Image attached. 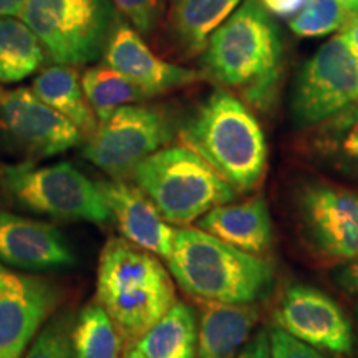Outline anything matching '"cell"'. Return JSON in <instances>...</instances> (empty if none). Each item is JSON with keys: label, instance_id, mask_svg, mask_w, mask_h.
I'll list each match as a JSON object with an SVG mask.
<instances>
[{"label": "cell", "instance_id": "5bb4252c", "mask_svg": "<svg viewBox=\"0 0 358 358\" xmlns=\"http://www.w3.org/2000/svg\"><path fill=\"white\" fill-rule=\"evenodd\" d=\"M105 60L110 69L120 71L146 96L159 95L199 80V73L196 71L168 64L156 57L136 30L122 20L116 22L115 30L110 35Z\"/></svg>", "mask_w": 358, "mask_h": 358}, {"label": "cell", "instance_id": "2e32d148", "mask_svg": "<svg viewBox=\"0 0 358 358\" xmlns=\"http://www.w3.org/2000/svg\"><path fill=\"white\" fill-rule=\"evenodd\" d=\"M103 198L108 206L111 219H115L120 232L138 248L169 257L176 231L161 216L158 208L138 186H131L122 179L98 182Z\"/></svg>", "mask_w": 358, "mask_h": 358}, {"label": "cell", "instance_id": "ac0fdd59", "mask_svg": "<svg viewBox=\"0 0 358 358\" xmlns=\"http://www.w3.org/2000/svg\"><path fill=\"white\" fill-rule=\"evenodd\" d=\"M257 320L252 303H209L199 322L198 358H237Z\"/></svg>", "mask_w": 358, "mask_h": 358}, {"label": "cell", "instance_id": "74e56055", "mask_svg": "<svg viewBox=\"0 0 358 358\" xmlns=\"http://www.w3.org/2000/svg\"><path fill=\"white\" fill-rule=\"evenodd\" d=\"M2 95H3V93H2V90H0V98H2Z\"/></svg>", "mask_w": 358, "mask_h": 358}, {"label": "cell", "instance_id": "ffe728a7", "mask_svg": "<svg viewBox=\"0 0 358 358\" xmlns=\"http://www.w3.org/2000/svg\"><path fill=\"white\" fill-rule=\"evenodd\" d=\"M308 150L332 168L358 178V100L315 124Z\"/></svg>", "mask_w": 358, "mask_h": 358}, {"label": "cell", "instance_id": "e0dca14e", "mask_svg": "<svg viewBox=\"0 0 358 358\" xmlns=\"http://www.w3.org/2000/svg\"><path fill=\"white\" fill-rule=\"evenodd\" d=\"M198 227L234 248L262 256L272 245V219L264 198L221 204L198 219Z\"/></svg>", "mask_w": 358, "mask_h": 358}, {"label": "cell", "instance_id": "7c38bea8", "mask_svg": "<svg viewBox=\"0 0 358 358\" xmlns=\"http://www.w3.org/2000/svg\"><path fill=\"white\" fill-rule=\"evenodd\" d=\"M0 127L38 158L65 153L83 141L80 129L40 100L30 88H17L0 98Z\"/></svg>", "mask_w": 358, "mask_h": 358}, {"label": "cell", "instance_id": "603a6c76", "mask_svg": "<svg viewBox=\"0 0 358 358\" xmlns=\"http://www.w3.org/2000/svg\"><path fill=\"white\" fill-rule=\"evenodd\" d=\"M241 2L243 0H174V34L186 48L198 52Z\"/></svg>", "mask_w": 358, "mask_h": 358}, {"label": "cell", "instance_id": "d590c367", "mask_svg": "<svg viewBox=\"0 0 358 358\" xmlns=\"http://www.w3.org/2000/svg\"><path fill=\"white\" fill-rule=\"evenodd\" d=\"M122 358H145V355H143V353L138 350L136 347H131V348H128V350H124Z\"/></svg>", "mask_w": 358, "mask_h": 358}, {"label": "cell", "instance_id": "d6986e66", "mask_svg": "<svg viewBox=\"0 0 358 358\" xmlns=\"http://www.w3.org/2000/svg\"><path fill=\"white\" fill-rule=\"evenodd\" d=\"M32 92L53 110L69 118L83 138L92 136L98 127L95 111L83 93L82 78L71 65H55L34 80Z\"/></svg>", "mask_w": 358, "mask_h": 358}, {"label": "cell", "instance_id": "cb8c5ba5", "mask_svg": "<svg viewBox=\"0 0 358 358\" xmlns=\"http://www.w3.org/2000/svg\"><path fill=\"white\" fill-rule=\"evenodd\" d=\"M122 347V337L105 308L98 302L88 303L71 329V357L120 358Z\"/></svg>", "mask_w": 358, "mask_h": 358}, {"label": "cell", "instance_id": "5b68a950", "mask_svg": "<svg viewBox=\"0 0 358 358\" xmlns=\"http://www.w3.org/2000/svg\"><path fill=\"white\" fill-rule=\"evenodd\" d=\"M133 179L161 216L176 226L198 221L236 198V191L187 146H169L150 155L134 168Z\"/></svg>", "mask_w": 358, "mask_h": 358}, {"label": "cell", "instance_id": "7402d4cb", "mask_svg": "<svg viewBox=\"0 0 358 358\" xmlns=\"http://www.w3.org/2000/svg\"><path fill=\"white\" fill-rule=\"evenodd\" d=\"M45 47L25 22L0 19V82L17 83L34 75L45 62Z\"/></svg>", "mask_w": 358, "mask_h": 358}, {"label": "cell", "instance_id": "30bf717a", "mask_svg": "<svg viewBox=\"0 0 358 358\" xmlns=\"http://www.w3.org/2000/svg\"><path fill=\"white\" fill-rule=\"evenodd\" d=\"M308 244L332 261L358 259V194L334 185H312L299 198Z\"/></svg>", "mask_w": 358, "mask_h": 358}, {"label": "cell", "instance_id": "277c9868", "mask_svg": "<svg viewBox=\"0 0 358 358\" xmlns=\"http://www.w3.org/2000/svg\"><path fill=\"white\" fill-rule=\"evenodd\" d=\"M182 141L234 191L249 192L262 182L266 136L256 116L229 92L209 95L186 124Z\"/></svg>", "mask_w": 358, "mask_h": 358}, {"label": "cell", "instance_id": "836d02e7", "mask_svg": "<svg viewBox=\"0 0 358 358\" xmlns=\"http://www.w3.org/2000/svg\"><path fill=\"white\" fill-rule=\"evenodd\" d=\"M27 0H0V19L2 17H20Z\"/></svg>", "mask_w": 358, "mask_h": 358}, {"label": "cell", "instance_id": "d6a6232c", "mask_svg": "<svg viewBox=\"0 0 358 358\" xmlns=\"http://www.w3.org/2000/svg\"><path fill=\"white\" fill-rule=\"evenodd\" d=\"M337 280L343 289L348 290V292L358 294V259L357 261H353L350 266L342 268V272L338 274Z\"/></svg>", "mask_w": 358, "mask_h": 358}, {"label": "cell", "instance_id": "f546056e", "mask_svg": "<svg viewBox=\"0 0 358 358\" xmlns=\"http://www.w3.org/2000/svg\"><path fill=\"white\" fill-rule=\"evenodd\" d=\"M237 358H271L268 332H266V330H259L256 337L250 340Z\"/></svg>", "mask_w": 358, "mask_h": 358}, {"label": "cell", "instance_id": "8d00e7d4", "mask_svg": "<svg viewBox=\"0 0 358 358\" xmlns=\"http://www.w3.org/2000/svg\"><path fill=\"white\" fill-rule=\"evenodd\" d=\"M355 315H357V322H358V303L355 306Z\"/></svg>", "mask_w": 358, "mask_h": 358}, {"label": "cell", "instance_id": "ba28073f", "mask_svg": "<svg viewBox=\"0 0 358 358\" xmlns=\"http://www.w3.org/2000/svg\"><path fill=\"white\" fill-rule=\"evenodd\" d=\"M173 138L169 120L146 106L124 105L98 127L85 145L83 156L115 179L133 174L134 168Z\"/></svg>", "mask_w": 358, "mask_h": 358}, {"label": "cell", "instance_id": "83f0119b", "mask_svg": "<svg viewBox=\"0 0 358 358\" xmlns=\"http://www.w3.org/2000/svg\"><path fill=\"white\" fill-rule=\"evenodd\" d=\"M113 3L141 34L155 29L163 10V0H113Z\"/></svg>", "mask_w": 358, "mask_h": 358}, {"label": "cell", "instance_id": "8992f818", "mask_svg": "<svg viewBox=\"0 0 358 358\" xmlns=\"http://www.w3.org/2000/svg\"><path fill=\"white\" fill-rule=\"evenodd\" d=\"M20 19L58 65H85L105 52L116 17L111 0H27Z\"/></svg>", "mask_w": 358, "mask_h": 358}, {"label": "cell", "instance_id": "4316f807", "mask_svg": "<svg viewBox=\"0 0 358 358\" xmlns=\"http://www.w3.org/2000/svg\"><path fill=\"white\" fill-rule=\"evenodd\" d=\"M71 330L69 320L58 319L40 332L25 358H70Z\"/></svg>", "mask_w": 358, "mask_h": 358}, {"label": "cell", "instance_id": "44dd1931", "mask_svg": "<svg viewBox=\"0 0 358 358\" xmlns=\"http://www.w3.org/2000/svg\"><path fill=\"white\" fill-rule=\"evenodd\" d=\"M145 358H196L198 330L194 312L176 302L136 343Z\"/></svg>", "mask_w": 358, "mask_h": 358}, {"label": "cell", "instance_id": "8fae6325", "mask_svg": "<svg viewBox=\"0 0 358 358\" xmlns=\"http://www.w3.org/2000/svg\"><path fill=\"white\" fill-rule=\"evenodd\" d=\"M57 299L47 280L0 264V358H22Z\"/></svg>", "mask_w": 358, "mask_h": 358}, {"label": "cell", "instance_id": "4fadbf2b", "mask_svg": "<svg viewBox=\"0 0 358 358\" xmlns=\"http://www.w3.org/2000/svg\"><path fill=\"white\" fill-rule=\"evenodd\" d=\"M275 325L308 345L350 353L352 325L329 295L307 285H292L282 295L274 313Z\"/></svg>", "mask_w": 358, "mask_h": 358}, {"label": "cell", "instance_id": "f1b7e54d", "mask_svg": "<svg viewBox=\"0 0 358 358\" xmlns=\"http://www.w3.org/2000/svg\"><path fill=\"white\" fill-rule=\"evenodd\" d=\"M271 358H327L324 353L302 342L280 327H274L268 332Z\"/></svg>", "mask_w": 358, "mask_h": 358}, {"label": "cell", "instance_id": "9a60e30c", "mask_svg": "<svg viewBox=\"0 0 358 358\" xmlns=\"http://www.w3.org/2000/svg\"><path fill=\"white\" fill-rule=\"evenodd\" d=\"M0 262L24 271L75 266L77 259L55 226L0 209Z\"/></svg>", "mask_w": 358, "mask_h": 358}, {"label": "cell", "instance_id": "484cf974", "mask_svg": "<svg viewBox=\"0 0 358 358\" xmlns=\"http://www.w3.org/2000/svg\"><path fill=\"white\" fill-rule=\"evenodd\" d=\"M348 13L350 10L337 0H306L289 20V27L299 37H324L342 29Z\"/></svg>", "mask_w": 358, "mask_h": 358}, {"label": "cell", "instance_id": "4dcf8cb0", "mask_svg": "<svg viewBox=\"0 0 358 358\" xmlns=\"http://www.w3.org/2000/svg\"><path fill=\"white\" fill-rule=\"evenodd\" d=\"M340 35L345 38V42L358 62V13H348L347 20L343 22L342 29H340Z\"/></svg>", "mask_w": 358, "mask_h": 358}, {"label": "cell", "instance_id": "e575fe53", "mask_svg": "<svg viewBox=\"0 0 358 358\" xmlns=\"http://www.w3.org/2000/svg\"><path fill=\"white\" fill-rule=\"evenodd\" d=\"M337 2L342 3V6L345 7L347 10L358 13V0H337Z\"/></svg>", "mask_w": 358, "mask_h": 358}, {"label": "cell", "instance_id": "52a82bcc", "mask_svg": "<svg viewBox=\"0 0 358 358\" xmlns=\"http://www.w3.org/2000/svg\"><path fill=\"white\" fill-rule=\"evenodd\" d=\"M3 187L25 208L48 216L87 222L111 219L98 182L70 163L38 168L30 163L10 166L3 173Z\"/></svg>", "mask_w": 358, "mask_h": 358}, {"label": "cell", "instance_id": "7a4b0ae2", "mask_svg": "<svg viewBox=\"0 0 358 358\" xmlns=\"http://www.w3.org/2000/svg\"><path fill=\"white\" fill-rule=\"evenodd\" d=\"M280 60L279 30L259 0H244L209 37L204 53L209 75L239 90L257 108L274 100Z\"/></svg>", "mask_w": 358, "mask_h": 358}, {"label": "cell", "instance_id": "6da1fadb", "mask_svg": "<svg viewBox=\"0 0 358 358\" xmlns=\"http://www.w3.org/2000/svg\"><path fill=\"white\" fill-rule=\"evenodd\" d=\"M96 302L128 350L176 303V292L158 259L127 239L111 237L98 264Z\"/></svg>", "mask_w": 358, "mask_h": 358}, {"label": "cell", "instance_id": "9c48e42d", "mask_svg": "<svg viewBox=\"0 0 358 358\" xmlns=\"http://www.w3.org/2000/svg\"><path fill=\"white\" fill-rule=\"evenodd\" d=\"M358 100V62L342 35L325 42L306 62L295 82L292 116L315 127Z\"/></svg>", "mask_w": 358, "mask_h": 358}, {"label": "cell", "instance_id": "1f68e13d", "mask_svg": "<svg viewBox=\"0 0 358 358\" xmlns=\"http://www.w3.org/2000/svg\"><path fill=\"white\" fill-rule=\"evenodd\" d=\"M264 6L277 15L287 17L290 13H297L306 3V0H262Z\"/></svg>", "mask_w": 358, "mask_h": 358}, {"label": "cell", "instance_id": "3957f363", "mask_svg": "<svg viewBox=\"0 0 358 358\" xmlns=\"http://www.w3.org/2000/svg\"><path fill=\"white\" fill-rule=\"evenodd\" d=\"M166 261L181 289L208 303H254L274 287L271 262L199 227L176 231Z\"/></svg>", "mask_w": 358, "mask_h": 358}, {"label": "cell", "instance_id": "d4e9b609", "mask_svg": "<svg viewBox=\"0 0 358 358\" xmlns=\"http://www.w3.org/2000/svg\"><path fill=\"white\" fill-rule=\"evenodd\" d=\"M82 87L98 122L108 118L120 106L148 98L136 85L110 66H95L85 71Z\"/></svg>", "mask_w": 358, "mask_h": 358}]
</instances>
